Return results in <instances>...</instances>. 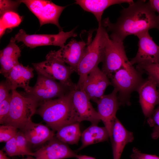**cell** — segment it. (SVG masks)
Here are the masks:
<instances>
[{"mask_svg":"<svg viewBox=\"0 0 159 159\" xmlns=\"http://www.w3.org/2000/svg\"><path fill=\"white\" fill-rule=\"evenodd\" d=\"M77 155L55 136L34 152L33 156L36 159H64L76 158Z\"/></svg>","mask_w":159,"mask_h":159,"instance_id":"cell-15","label":"cell"},{"mask_svg":"<svg viewBox=\"0 0 159 159\" xmlns=\"http://www.w3.org/2000/svg\"><path fill=\"white\" fill-rule=\"evenodd\" d=\"M12 37L9 43L0 52V73L6 77L12 68L19 64L21 50Z\"/></svg>","mask_w":159,"mask_h":159,"instance_id":"cell-21","label":"cell"},{"mask_svg":"<svg viewBox=\"0 0 159 159\" xmlns=\"http://www.w3.org/2000/svg\"><path fill=\"white\" fill-rule=\"evenodd\" d=\"M109 137L108 132L105 127H101L97 125L92 124L81 133L82 145L77 151L90 145L107 141Z\"/></svg>","mask_w":159,"mask_h":159,"instance_id":"cell-23","label":"cell"},{"mask_svg":"<svg viewBox=\"0 0 159 159\" xmlns=\"http://www.w3.org/2000/svg\"><path fill=\"white\" fill-rule=\"evenodd\" d=\"M23 159H36L35 157H33L32 156L28 155L27 156V157Z\"/></svg>","mask_w":159,"mask_h":159,"instance_id":"cell-39","label":"cell"},{"mask_svg":"<svg viewBox=\"0 0 159 159\" xmlns=\"http://www.w3.org/2000/svg\"><path fill=\"white\" fill-rule=\"evenodd\" d=\"M142 73L129 62L112 76L111 82L118 91V98L121 105H130L131 94L137 91L145 80L143 78Z\"/></svg>","mask_w":159,"mask_h":159,"instance_id":"cell-4","label":"cell"},{"mask_svg":"<svg viewBox=\"0 0 159 159\" xmlns=\"http://www.w3.org/2000/svg\"><path fill=\"white\" fill-rule=\"evenodd\" d=\"M74 29L68 32L62 30L57 34H33L26 33L23 29H20L14 38L18 42H22L31 48L43 46L53 45L62 48L64 46L69 38L77 36Z\"/></svg>","mask_w":159,"mask_h":159,"instance_id":"cell-9","label":"cell"},{"mask_svg":"<svg viewBox=\"0 0 159 159\" xmlns=\"http://www.w3.org/2000/svg\"><path fill=\"white\" fill-rule=\"evenodd\" d=\"M15 136L6 143L4 148L6 154L10 157L23 155L18 147Z\"/></svg>","mask_w":159,"mask_h":159,"instance_id":"cell-29","label":"cell"},{"mask_svg":"<svg viewBox=\"0 0 159 159\" xmlns=\"http://www.w3.org/2000/svg\"><path fill=\"white\" fill-rule=\"evenodd\" d=\"M20 0H0V15L10 11H16L21 3Z\"/></svg>","mask_w":159,"mask_h":159,"instance_id":"cell-31","label":"cell"},{"mask_svg":"<svg viewBox=\"0 0 159 159\" xmlns=\"http://www.w3.org/2000/svg\"><path fill=\"white\" fill-rule=\"evenodd\" d=\"M136 69L147 73L156 82L159 89V63L138 64Z\"/></svg>","mask_w":159,"mask_h":159,"instance_id":"cell-26","label":"cell"},{"mask_svg":"<svg viewBox=\"0 0 159 159\" xmlns=\"http://www.w3.org/2000/svg\"><path fill=\"white\" fill-rule=\"evenodd\" d=\"M56 132V137L67 144H77L81 137V133L79 122L63 126Z\"/></svg>","mask_w":159,"mask_h":159,"instance_id":"cell-24","label":"cell"},{"mask_svg":"<svg viewBox=\"0 0 159 159\" xmlns=\"http://www.w3.org/2000/svg\"><path fill=\"white\" fill-rule=\"evenodd\" d=\"M136 36L139 40L138 50L135 57L130 61V64L159 63V46L154 42L149 31Z\"/></svg>","mask_w":159,"mask_h":159,"instance_id":"cell-13","label":"cell"},{"mask_svg":"<svg viewBox=\"0 0 159 159\" xmlns=\"http://www.w3.org/2000/svg\"><path fill=\"white\" fill-rule=\"evenodd\" d=\"M22 21V17L15 11L7 12L0 16V37L3 35L7 29H11L18 26Z\"/></svg>","mask_w":159,"mask_h":159,"instance_id":"cell-25","label":"cell"},{"mask_svg":"<svg viewBox=\"0 0 159 159\" xmlns=\"http://www.w3.org/2000/svg\"><path fill=\"white\" fill-rule=\"evenodd\" d=\"M30 11L38 19L40 26L46 24L56 25L59 31L62 30L59 22V17L66 6L57 5L51 1L21 0Z\"/></svg>","mask_w":159,"mask_h":159,"instance_id":"cell-10","label":"cell"},{"mask_svg":"<svg viewBox=\"0 0 159 159\" xmlns=\"http://www.w3.org/2000/svg\"><path fill=\"white\" fill-rule=\"evenodd\" d=\"M12 98V93L5 99L0 102V123L4 125L9 114L11 102Z\"/></svg>","mask_w":159,"mask_h":159,"instance_id":"cell-30","label":"cell"},{"mask_svg":"<svg viewBox=\"0 0 159 159\" xmlns=\"http://www.w3.org/2000/svg\"><path fill=\"white\" fill-rule=\"evenodd\" d=\"M147 122L151 127L157 125L159 127V105L148 118Z\"/></svg>","mask_w":159,"mask_h":159,"instance_id":"cell-34","label":"cell"},{"mask_svg":"<svg viewBox=\"0 0 159 159\" xmlns=\"http://www.w3.org/2000/svg\"><path fill=\"white\" fill-rule=\"evenodd\" d=\"M33 71L32 67L28 65L24 66L20 63L14 67L6 77L11 90L21 87L24 89V92H29L31 87L29 82L34 76Z\"/></svg>","mask_w":159,"mask_h":159,"instance_id":"cell-19","label":"cell"},{"mask_svg":"<svg viewBox=\"0 0 159 159\" xmlns=\"http://www.w3.org/2000/svg\"><path fill=\"white\" fill-rule=\"evenodd\" d=\"M130 158L131 159H159V157L155 155L143 153L135 147L132 150Z\"/></svg>","mask_w":159,"mask_h":159,"instance_id":"cell-32","label":"cell"},{"mask_svg":"<svg viewBox=\"0 0 159 159\" xmlns=\"http://www.w3.org/2000/svg\"><path fill=\"white\" fill-rule=\"evenodd\" d=\"M104 58L101 70L111 79L115 73L129 62L123 42L111 39L107 30L104 36Z\"/></svg>","mask_w":159,"mask_h":159,"instance_id":"cell-8","label":"cell"},{"mask_svg":"<svg viewBox=\"0 0 159 159\" xmlns=\"http://www.w3.org/2000/svg\"><path fill=\"white\" fill-rule=\"evenodd\" d=\"M77 159H96L94 157L84 155H77L76 158Z\"/></svg>","mask_w":159,"mask_h":159,"instance_id":"cell-37","label":"cell"},{"mask_svg":"<svg viewBox=\"0 0 159 159\" xmlns=\"http://www.w3.org/2000/svg\"><path fill=\"white\" fill-rule=\"evenodd\" d=\"M12 98L8 116L4 125L13 126L19 130L32 121L38 103L25 97L16 90H12Z\"/></svg>","mask_w":159,"mask_h":159,"instance_id":"cell-6","label":"cell"},{"mask_svg":"<svg viewBox=\"0 0 159 159\" xmlns=\"http://www.w3.org/2000/svg\"><path fill=\"white\" fill-rule=\"evenodd\" d=\"M155 11L148 1H133L121 11L115 23H112L107 18L102 24L111 32V39L123 42L129 35L136 36L154 28L159 30V21Z\"/></svg>","mask_w":159,"mask_h":159,"instance_id":"cell-1","label":"cell"},{"mask_svg":"<svg viewBox=\"0 0 159 159\" xmlns=\"http://www.w3.org/2000/svg\"><path fill=\"white\" fill-rule=\"evenodd\" d=\"M112 85L107 76L97 67L88 74L82 90L90 100L95 102L104 95L107 87Z\"/></svg>","mask_w":159,"mask_h":159,"instance_id":"cell-14","label":"cell"},{"mask_svg":"<svg viewBox=\"0 0 159 159\" xmlns=\"http://www.w3.org/2000/svg\"><path fill=\"white\" fill-rule=\"evenodd\" d=\"M11 86L6 80L1 82L0 83V102L6 98L9 95Z\"/></svg>","mask_w":159,"mask_h":159,"instance_id":"cell-33","label":"cell"},{"mask_svg":"<svg viewBox=\"0 0 159 159\" xmlns=\"http://www.w3.org/2000/svg\"><path fill=\"white\" fill-rule=\"evenodd\" d=\"M37 81L29 92L20 93L38 103L63 96L73 90L59 82L37 74Z\"/></svg>","mask_w":159,"mask_h":159,"instance_id":"cell-7","label":"cell"},{"mask_svg":"<svg viewBox=\"0 0 159 159\" xmlns=\"http://www.w3.org/2000/svg\"><path fill=\"white\" fill-rule=\"evenodd\" d=\"M113 159H120L125 145L134 139L133 133L127 130L117 118L114 122L111 139Z\"/></svg>","mask_w":159,"mask_h":159,"instance_id":"cell-20","label":"cell"},{"mask_svg":"<svg viewBox=\"0 0 159 159\" xmlns=\"http://www.w3.org/2000/svg\"><path fill=\"white\" fill-rule=\"evenodd\" d=\"M18 129L11 125H2L0 126V142H6L15 136Z\"/></svg>","mask_w":159,"mask_h":159,"instance_id":"cell-28","label":"cell"},{"mask_svg":"<svg viewBox=\"0 0 159 159\" xmlns=\"http://www.w3.org/2000/svg\"><path fill=\"white\" fill-rule=\"evenodd\" d=\"M133 1L132 0H77L75 3L85 11L94 14L99 26L102 24V17L104 11L109 7L124 3L129 4Z\"/></svg>","mask_w":159,"mask_h":159,"instance_id":"cell-22","label":"cell"},{"mask_svg":"<svg viewBox=\"0 0 159 159\" xmlns=\"http://www.w3.org/2000/svg\"><path fill=\"white\" fill-rule=\"evenodd\" d=\"M6 153L4 152L3 150H0V159H10L6 155Z\"/></svg>","mask_w":159,"mask_h":159,"instance_id":"cell-38","label":"cell"},{"mask_svg":"<svg viewBox=\"0 0 159 159\" xmlns=\"http://www.w3.org/2000/svg\"><path fill=\"white\" fill-rule=\"evenodd\" d=\"M106 30L101 24L98 26L96 35L92 40L88 42L84 55L77 67L79 75L76 88L82 90L90 72L99 64L102 62L104 55V36Z\"/></svg>","mask_w":159,"mask_h":159,"instance_id":"cell-3","label":"cell"},{"mask_svg":"<svg viewBox=\"0 0 159 159\" xmlns=\"http://www.w3.org/2000/svg\"><path fill=\"white\" fill-rule=\"evenodd\" d=\"M151 136L153 139H156L159 137V127L158 126L155 125L153 127Z\"/></svg>","mask_w":159,"mask_h":159,"instance_id":"cell-36","label":"cell"},{"mask_svg":"<svg viewBox=\"0 0 159 159\" xmlns=\"http://www.w3.org/2000/svg\"><path fill=\"white\" fill-rule=\"evenodd\" d=\"M137 92L143 113L146 117L148 118L154 111L155 106L159 105V89L157 83L148 76Z\"/></svg>","mask_w":159,"mask_h":159,"instance_id":"cell-16","label":"cell"},{"mask_svg":"<svg viewBox=\"0 0 159 159\" xmlns=\"http://www.w3.org/2000/svg\"><path fill=\"white\" fill-rule=\"evenodd\" d=\"M148 2L155 11L158 13V16L159 21V0H150Z\"/></svg>","mask_w":159,"mask_h":159,"instance_id":"cell-35","label":"cell"},{"mask_svg":"<svg viewBox=\"0 0 159 159\" xmlns=\"http://www.w3.org/2000/svg\"><path fill=\"white\" fill-rule=\"evenodd\" d=\"M118 93L117 90L114 88L111 93L104 95L96 102L101 120L104 124L111 139L116 114L121 105L118 98Z\"/></svg>","mask_w":159,"mask_h":159,"instance_id":"cell-12","label":"cell"},{"mask_svg":"<svg viewBox=\"0 0 159 159\" xmlns=\"http://www.w3.org/2000/svg\"><path fill=\"white\" fill-rule=\"evenodd\" d=\"M17 145L23 155H30L33 156V152L29 148V143L23 132L18 130L16 136Z\"/></svg>","mask_w":159,"mask_h":159,"instance_id":"cell-27","label":"cell"},{"mask_svg":"<svg viewBox=\"0 0 159 159\" xmlns=\"http://www.w3.org/2000/svg\"><path fill=\"white\" fill-rule=\"evenodd\" d=\"M37 74L59 82L71 90L76 87V84L72 81L70 76L74 72L66 64L58 55L57 51H51L42 62L33 63Z\"/></svg>","mask_w":159,"mask_h":159,"instance_id":"cell-5","label":"cell"},{"mask_svg":"<svg viewBox=\"0 0 159 159\" xmlns=\"http://www.w3.org/2000/svg\"><path fill=\"white\" fill-rule=\"evenodd\" d=\"M87 44L84 41H77L72 39L67 44L57 51V52L64 62L77 72L78 65Z\"/></svg>","mask_w":159,"mask_h":159,"instance_id":"cell-17","label":"cell"},{"mask_svg":"<svg viewBox=\"0 0 159 159\" xmlns=\"http://www.w3.org/2000/svg\"><path fill=\"white\" fill-rule=\"evenodd\" d=\"M29 144L35 146L43 145L55 136L54 132L48 126L31 121L21 130Z\"/></svg>","mask_w":159,"mask_h":159,"instance_id":"cell-18","label":"cell"},{"mask_svg":"<svg viewBox=\"0 0 159 159\" xmlns=\"http://www.w3.org/2000/svg\"><path fill=\"white\" fill-rule=\"evenodd\" d=\"M71 98L76 122L87 121L92 124L97 125L101 121L97 111L93 107L90 100L82 90L76 87L71 92Z\"/></svg>","mask_w":159,"mask_h":159,"instance_id":"cell-11","label":"cell"},{"mask_svg":"<svg viewBox=\"0 0 159 159\" xmlns=\"http://www.w3.org/2000/svg\"><path fill=\"white\" fill-rule=\"evenodd\" d=\"M72 91L63 96L38 104L36 113L54 132L63 126L76 122L72 104Z\"/></svg>","mask_w":159,"mask_h":159,"instance_id":"cell-2","label":"cell"}]
</instances>
